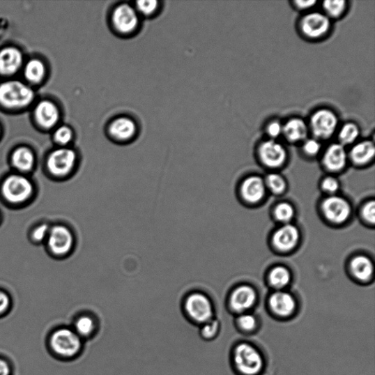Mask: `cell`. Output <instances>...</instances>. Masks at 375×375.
I'll return each instance as SVG.
<instances>
[{
  "mask_svg": "<svg viewBox=\"0 0 375 375\" xmlns=\"http://www.w3.org/2000/svg\"><path fill=\"white\" fill-rule=\"evenodd\" d=\"M48 349L56 358L74 360L83 350L84 340L70 327L61 326L52 330L48 337Z\"/></svg>",
  "mask_w": 375,
  "mask_h": 375,
  "instance_id": "cell-1",
  "label": "cell"
},
{
  "mask_svg": "<svg viewBox=\"0 0 375 375\" xmlns=\"http://www.w3.org/2000/svg\"><path fill=\"white\" fill-rule=\"evenodd\" d=\"M234 366L240 375H261L265 368L263 355L254 344L240 342L232 353Z\"/></svg>",
  "mask_w": 375,
  "mask_h": 375,
  "instance_id": "cell-2",
  "label": "cell"
},
{
  "mask_svg": "<svg viewBox=\"0 0 375 375\" xmlns=\"http://www.w3.org/2000/svg\"><path fill=\"white\" fill-rule=\"evenodd\" d=\"M183 312L192 323L201 326L214 319L211 300L201 292L188 294L183 301Z\"/></svg>",
  "mask_w": 375,
  "mask_h": 375,
  "instance_id": "cell-3",
  "label": "cell"
},
{
  "mask_svg": "<svg viewBox=\"0 0 375 375\" xmlns=\"http://www.w3.org/2000/svg\"><path fill=\"white\" fill-rule=\"evenodd\" d=\"M34 92L19 81H9L0 85V103L7 107H22L31 104Z\"/></svg>",
  "mask_w": 375,
  "mask_h": 375,
  "instance_id": "cell-4",
  "label": "cell"
},
{
  "mask_svg": "<svg viewBox=\"0 0 375 375\" xmlns=\"http://www.w3.org/2000/svg\"><path fill=\"white\" fill-rule=\"evenodd\" d=\"M339 123V118L335 112L322 108L312 114L308 125L314 138L321 141L332 137L337 132Z\"/></svg>",
  "mask_w": 375,
  "mask_h": 375,
  "instance_id": "cell-5",
  "label": "cell"
},
{
  "mask_svg": "<svg viewBox=\"0 0 375 375\" xmlns=\"http://www.w3.org/2000/svg\"><path fill=\"white\" fill-rule=\"evenodd\" d=\"M299 26L301 33L306 38L319 40L330 32L331 20L323 12H309L300 19Z\"/></svg>",
  "mask_w": 375,
  "mask_h": 375,
  "instance_id": "cell-6",
  "label": "cell"
},
{
  "mask_svg": "<svg viewBox=\"0 0 375 375\" xmlns=\"http://www.w3.org/2000/svg\"><path fill=\"white\" fill-rule=\"evenodd\" d=\"M33 192L32 183L22 176H10L3 185V193L12 204H21L31 197Z\"/></svg>",
  "mask_w": 375,
  "mask_h": 375,
  "instance_id": "cell-7",
  "label": "cell"
},
{
  "mask_svg": "<svg viewBox=\"0 0 375 375\" xmlns=\"http://www.w3.org/2000/svg\"><path fill=\"white\" fill-rule=\"evenodd\" d=\"M77 153L69 148L54 151L49 156L47 166L52 174L56 177H66L73 171L77 164Z\"/></svg>",
  "mask_w": 375,
  "mask_h": 375,
  "instance_id": "cell-8",
  "label": "cell"
},
{
  "mask_svg": "<svg viewBox=\"0 0 375 375\" xmlns=\"http://www.w3.org/2000/svg\"><path fill=\"white\" fill-rule=\"evenodd\" d=\"M137 10L128 4H121L112 13V22L114 28L122 35L133 33L139 25Z\"/></svg>",
  "mask_w": 375,
  "mask_h": 375,
  "instance_id": "cell-9",
  "label": "cell"
},
{
  "mask_svg": "<svg viewBox=\"0 0 375 375\" xmlns=\"http://www.w3.org/2000/svg\"><path fill=\"white\" fill-rule=\"evenodd\" d=\"M258 155L261 162L270 168L282 166L287 158V151L282 144L272 139L266 140L259 145Z\"/></svg>",
  "mask_w": 375,
  "mask_h": 375,
  "instance_id": "cell-10",
  "label": "cell"
},
{
  "mask_svg": "<svg viewBox=\"0 0 375 375\" xmlns=\"http://www.w3.org/2000/svg\"><path fill=\"white\" fill-rule=\"evenodd\" d=\"M75 242L74 234L65 226H55L49 231V247L56 255L63 256L70 253L74 248Z\"/></svg>",
  "mask_w": 375,
  "mask_h": 375,
  "instance_id": "cell-11",
  "label": "cell"
},
{
  "mask_svg": "<svg viewBox=\"0 0 375 375\" xmlns=\"http://www.w3.org/2000/svg\"><path fill=\"white\" fill-rule=\"evenodd\" d=\"M322 210L326 219L335 224H342L347 221L351 214L349 201L337 196L326 198L323 201Z\"/></svg>",
  "mask_w": 375,
  "mask_h": 375,
  "instance_id": "cell-12",
  "label": "cell"
},
{
  "mask_svg": "<svg viewBox=\"0 0 375 375\" xmlns=\"http://www.w3.org/2000/svg\"><path fill=\"white\" fill-rule=\"evenodd\" d=\"M269 308L277 317L288 319L293 315L296 309V301L291 294L278 291L270 296Z\"/></svg>",
  "mask_w": 375,
  "mask_h": 375,
  "instance_id": "cell-13",
  "label": "cell"
},
{
  "mask_svg": "<svg viewBox=\"0 0 375 375\" xmlns=\"http://www.w3.org/2000/svg\"><path fill=\"white\" fill-rule=\"evenodd\" d=\"M257 293L250 286H241L234 291L229 299V306L234 312L241 314L247 313L255 305Z\"/></svg>",
  "mask_w": 375,
  "mask_h": 375,
  "instance_id": "cell-14",
  "label": "cell"
},
{
  "mask_svg": "<svg viewBox=\"0 0 375 375\" xmlns=\"http://www.w3.org/2000/svg\"><path fill=\"white\" fill-rule=\"evenodd\" d=\"M298 229L294 225L286 224L280 227L273 237V244L280 251L292 250L298 243Z\"/></svg>",
  "mask_w": 375,
  "mask_h": 375,
  "instance_id": "cell-15",
  "label": "cell"
},
{
  "mask_svg": "<svg viewBox=\"0 0 375 375\" xmlns=\"http://www.w3.org/2000/svg\"><path fill=\"white\" fill-rule=\"evenodd\" d=\"M348 153L340 143L331 144L326 149L323 158L326 168L330 171L342 170L347 164Z\"/></svg>",
  "mask_w": 375,
  "mask_h": 375,
  "instance_id": "cell-16",
  "label": "cell"
},
{
  "mask_svg": "<svg viewBox=\"0 0 375 375\" xmlns=\"http://www.w3.org/2000/svg\"><path fill=\"white\" fill-rule=\"evenodd\" d=\"M137 125L135 121L127 117L114 119L109 127V133L115 140L127 141L136 135Z\"/></svg>",
  "mask_w": 375,
  "mask_h": 375,
  "instance_id": "cell-17",
  "label": "cell"
},
{
  "mask_svg": "<svg viewBox=\"0 0 375 375\" xmlns=\"http://www.w3.org/2000/svg\"><path fill=\"white\" fill-rule=\"evenodd\" d=\"M309 125L300 118H293L283 125L282 136L291 143L304 141L308 137Z\"/></svg>",
  "mask_w": 375,
  "mask_h": 375,
  "instance_id": "cell-18",
  "label": "cell"
},
{
  "mask_svg": "<svg viewBox=\"0 0 375 375\" xmlns=\"http://www.w3.org/2000/svg\"><path fill=\"white\" fill-rule=\"evenodd\" d=\"M266 185L264 181L258 176H252L245 180L241 185L243 198L250 203L256 204L266 194Z\"/></svg>",
  "mask_w": 375,
  "mask_h": 375,
  "instance_id": "cell-19",
  "label": "cell"
},
{
  "mask_svg": "<svg viewBox=\"0 0 375 375\" xmlns=\"http://www.w3.org/2000/svg\"><path fill=\"white\" fill-rule=\"evenodd\" d=\"M22 63V55L16 48L8 47L0 52V73L10 75L15 73Z\"/></svg>",
  "mask_w": 375,
  "mask_h": 375,
  "instance_id": "cell-20",
  "label": "cell"
},
{
  "mask_svg": "<svg viewBox=\"0 0 375 375\" xmlns=\"http://www.w3.org/2000/svg\"><path fill=\"white\" fill-rule=\"evenodd\" d=\"M375 155V147L371 140L359 141L353 146L350 157L353 162L357 165H365L369 163Z\"/></svg>",
  "mask_w": 375,
  "mask_h": 375,
  "instance_id": "cell-21",
  "label": "cell"
},
{
  "mask_svg": "<svg viewBox=\"0 0 375 375\" xmlns=\"http://www.w3.org/2000/svg\"><path fill=\"white\" fill-rule=\"evenodd\" d=\"M36 117L38 122L43 127H53L59 119V109L49 100H43L36 109Z\"/></svg>",
  "mask_w": 375,
  "mask_h": 375,
  "instance_id": "cell-22",
  "label": "cell"
},
{
  "mask_svg": "<svg viewBox=\"0 0 375 375\" xmlns=\"http://www.w3.org/2000/svg\"><path fill=\"white\" fill-rule=\"evenodd\" d=\"M72 328L84 340L90 339L95 335L98 330V323L93 315L82 314L77 317Z\"/></svg>",
  "mask_w": 375,
  "mask_h": 375,
  "instance_id": "cell-23",
  "label": "cell"
},
{
  "mask_svg": "<svg viewBox=\"0 0 375 375\" xmlns=\"http://www.w3.org/2000/svg\"><path fill=\"white\" fill-rule=\"evenodd\" d=\"M351 267L354 277L360 281H368L374 273V266L371 259L365 256L355 257Z\"/></svg>",
  "mask_w": 375,
  "mask_h": 375,
  "instance_id": "cell-24",
  "label": "cell"
},
{
  "mask_svg": "<svg viewBox=\"0 0 375 375\" xmlns=\"http://www.w3.org/2000/svg\"><path fill=\"white\" fill-rule=\"evenodd\" d=\"M360 133V130L358 124L354 122L346 123L339 129V143L344 147L352 145L358 139Z\"/></svg>",
  "mask_w": 375,
  "mask_h": 375,
  "instance_id": "cell-25",
  "label": "cell"
},
{
  "mask_svg": "<svg viewBox=\"0 0 375 375\" xmlns=\"http://www.w3.org/2000/svg\"><path fill=\"white\" fill-rule=\"evenodd\" d=\"M12 161L13 165L21 171H30L34 165V155L33 153L26 148H21L14 152Z\"/></svg>",
  "mask_w": 375,
  "mask_h": 375,
  "instance_id": "cell-26",
  "label": "cell"
},
{
  "mask_svg": "<svg viewBox=\"0 0 375 375\" xmlns=\"http://www.w3.org/2000/svg\"><path fill=\"white\" fill-rule=\"evenodd\" d=\"M291 280V273L284 267L278 266L274 268L270 273V283L274 287L278 288V289H282V288L288 285Z\"/></svg>",
  "mask_w": 375,
  "mask_h": 375,
  "instance_id": "cell-27",
  "label": "cell"
},
{
  "mask_svg": "<svg viewBox=\"0 0 375 375\" xmlns=\"http://www.w3.org/2000/svg\"><path fill=\"white\" fill-rule=\"evenodd\" d=\"M347 8L348 2L344 1V0H335V1L323 3V13L330 20L342 17Z\"/></svg>",
  "mask_w": 375,
  "mask_h": 375,
  "instance_id": "cell-28",
  "label": "cell"
},
{
  "mask_svg": "<svg viewBox=\"0 0 375 375\" xmlns=\"http://www.w3.org/2000/svg\"><path fill=\"white\" fill-rule=\"evenodd\" d=\"M236 325L242 333L250 335L255 332L257 330L258 321L254 315L243 313L238 317Z\"/></svg>",
  "mask_w": 375,
  "mask_h": 375,
  "instance_id": "cell-29",
  "label": "cell"
},
{
  "mask_svg": "<svg viewBox=\"0 0 375 375\" xmlns=\"http://www.w3.org/2000/svg\"><path fill=\"white\" fill-rule=\"evenodd\" d=\"M24 75L29 81L38 82L45 75V67L40 61L32 60L26 64Z\"/></svg>",
  "mask_w": 375,
  "mask_h": 375,
  "instance_id": "cell-30",
  "label": "cell"
},
{
  "mask_svg": "<svg viewBox=\"0 0 375 375\" xmlns=\"http://www.w3.org/2000/svg\"><path fill=\"white\" fill-rule=\"evenodd\" d=\"M220 331V323L217 320L213 319L200 326L199 335L201 339L206 341H211L218 336Z\"/></svg>",
  "mask_w": 375,
  "mask_h": 375,
  "instance_id": "cell-31",
  "label": "cell"
},
{
  "mask_svg": "<svg viewBox=\"0 0 375 375\" xmlns=\"http://www.w3.org/2000/svg\"><path fill=\"white\" fill-rule=\"evenodd\" d=\"M294 213L295 211L293 206L286 203L278 205L275 211H274L277 220L285 224L289 223L293 220Z\"/></svg>",
  "mask_w": 375,
  "mask_h": 375,
  "instance_id": "cell-32",
  "label": "cell"
},
{
  "mask_svg": "<svg viewBox=\"0 0 375 375\" xmlns=\"http://www.w3.org/2000/svg\"><path fill=\"white\" fill-rule=\"evenodd\" d=\"M266 185H267L270 191L275 194H281L286 189V183L284 179L276 173H272L266 178Z\"/></svg>",
  "mask_w": 375,
  "mask_h": 375,
  "instance_id": "cell-33",
  "label": "cell"
},
{
  "mask_svg": "<svg viewBox=\"0 0 375 375\" xmlns=\"http://www.w3.org/2000/svg\"><path fill=\"white\" fill-rule=\"evenodd\" d=\"M322 148L320 140L315 138H307L303 143L302 149L304 153L310 156L314 157L319 155Z\"/></svg>",
  "mask_w": 375,
  "mask_h": 375,
  "instance_id": "cell-34",
  "label": "cell"
},
{
  "mask_svg": "<svg viewBox=\"0 0 375 375\" xmlns=\"http://www.w3.org/2000/svg\"><path fill=\"white\" fill-rule=\"evenodd\" d=\"M283 124L277 120L270 121L266 128V132L269 137V139L277 140L282 136Z\"/></svg>",
  "mask_w": 375,
  "mask_h": 375,
  "instance_id": "cell-35",
  "label": "cell"
},
{
  "mask_svg": "<svg viewBox=\"0 0 375 375\" xmlns=\"http://www.w3.org/2000/svg\"><path fill=\"white\" fill-rule=\"evenodd\" d=\"M158 3L157 1H139L137 3L136 10L138 13L144 16H151L157 10Z\"/></svg>",
  "mask_w": 375,
  "mask_h": 375,
  "instance_id": "cell-36",
  "label": "cell"
},
{
  "mask_svg": "<svg viewBox=\"0 0 375 375\" xmlns=\"http://www.w3.org/2000/svg\"><path fill=\"white\" fill-rule=\"evenodd\" d=\"M72 137H73V132L71 129L68 126H61L56 130L54 138L56 141L61 144L62 146H66L68 144Z\"/></svg>",
  "mask_w": 375,
  "mask_h": 375,
  "instance_id": "cell-37",
  "label": "cell"
},
{
  "mask_svg": "<svg viewBox=\"0 0 375 375\" xmlns=\"http://www.w3.org/2000/svg\"><path fill=\"white\" fill-rule=\"evenodd\" d=\"M322 187L326 192L335 194L339 189V183L333 177H328L323 180Z\"/></svg>",
  "mask_w": 375,
  "mask_h": 375,
  "instance_id": "cell-38",
  "label": "cell"
},
{
  "mask_svg": "<svg viewBox=\"0 0 375 375\" xmlns=\"http://www.w3.org/2000/svg\"><path fill=\"white\" fill-rule=\"evenodd\" d=\"M362 215L365 220L374 224L375 222V204L374 201H369L363 208Z\"/></svg>",
  "mask_w": 375,
  "mask_h": 375,
  "instance_id": "cell-39",
  "label": "cell"
},
{
  "mask_svg": "<svg viewBox=\"0 0 375 375\" xmlns=\"http://www.w3.org/2000/svg\"><path fill=\"white\" fill-rule=\"evenodd\" d=\"M49 226L47 224H43L34 231L33 238L37 241H42L49 236Z\"/></svg>",
  "mask_w": 375,
  "mask_h": 375,
  "instance_id": "cell-40",
  "label": "cell"
},
{
  "mask_svg": "<svg viewBox=\"0 0 375 375\" xmlns=\"http://www.w3.org/2000/svg\"><path fill=\"white\" fill-rule=\"evenodd\" d=\"M13 367L9 360L0 356V375H12Z\"/></svg>",
  "mask_w": 375,
  "mask_h": 375,
  "instance_id": "cell-41",
  "label": "cell"
},
{
  "mask_svg": "<svg viewBox=\"0 0 375 375\" xmlns=\"http://www.w3.org/2000/svg\"><path fill=\"white\" fill-rule=\"evenodd\" d=\"M10 305V300L7 294L0 292V316L7 312Z\"/></svg>",
  "mask_w": 375,
  "mask_h": 375,
  "instance_id": "cell-42",
  "label": "cell"
},
{
  "mask_svg": "<svg viewBox=\"0 0 375 375\" xmlns=\"http://www.w3.org/2000/svg\"><path fill=\"white\" fill-rule=\"evenodd\" d=\"M294 6L300 10H308L313 8L315 4H316V1H311V0H308V1H302V0H297V1L293 2Z\"/></svg>",
  "mask_w": 375,
  "mask_h": 375,
  "instance_id": "cell-43",
  "label": "cell"
}]
</instances>
